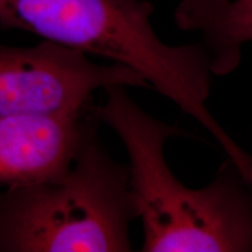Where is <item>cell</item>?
<instances>
[{
    "label": "cell",
    "mask_w": 252,
    "mask_h": 252,
    "mask_svg": "<svg viewBox=\"0 0 252 252\" xmlns=\"http://www.w3.org/2000/svg\"><path fill=\"white\" fill-rule=\"evenodd\" d=\"M98 123L94 115L68 168L0 193V252L133 250L128 167L102 144Z\"/></svg>",
    "instance_id": "3"
},
{
    "label": "cell",
    "mask_w": 252,
    "mask_h": 252,
    "mask_svg": "<svg viewBox=\"0 0 252 252\" xmlns=\"http://www.w3.org/2000/svg\"><path fill=\"white\" fill-rule=\"evenodd\" d=\"M144 0H0V26L23 30L83 54L99 55L137 71L215 138L243 174L251 157L207 108L212 58L203 43L168 46L151 26Z\"/></svg>",
    "instance_id": "2"
},
{
    "label": "cell",
    "mask_w": 252,
    "mask_h": 252,
    "mask_svg": "<svg viewBox=\"0 0 252 252\" xmlns=\"http://www.w3.org/2000/svg\"><path fill=\"white\" fill-rule=\"evenodd\" d=\"M93 116L91 104L78 112L0 118V185L28 184L68 168Z\"/></svg>",
    "instance_id": "5"
},
{
    "label": "cell",
    "mask_w": 252,
    "mask_h": 252,
    "mask_svg": "<svg viewBox=\"0 0 252 252\" xmlns=\"http://www.w3.org/2000/svg\"><path fill=\"white\" fill-rule=\"evenodd\" d=\"M126 89L105 88V102L93 111L128 153L130 188L144 231L140 251H251V182L226 159L206 187H186L169 169L163 150L171 138L193 135L145 112Z\"/></svg>",
    "instance_id": "1"
},
{
    "label": "cell",
    "mask_w": 252,
    "mask_h": 252,
    "mask_svg": "<svg viewBox=\"0 0 252 252\" xmlns=\"http://www.w3.org/2000/svg\"><path fill=\"white\" fill-rule=\"evenodd\" d=\"M176 21L185 30L203 32L213 75L224 76L238 67L242 45L251 39V0H185Z\"/></svg>",
    "instance_id": "6"
},
{
    "label": "cell",
    "mask_w": 252,
    "mask_h": 252,
    "mask_svg": "<svg viewBox=\"0 0 252 252\" xmlns=\"http://www.w3.org/2000/svg\"><path fill=\"white\" fill-rule=\"evenodd\" d=\"M113 84L150 89L126 65L97 64L49 41L31 48L0 45V118L82 111L91 105L94 91Z\"/></svg>",
    "instance_id": "4"
}]
</instances>
